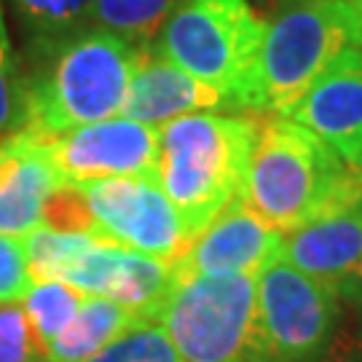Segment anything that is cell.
Wrapping results in <instances>:
<instances>
[{
	"instance_id": "6da1fadb",
	"label": "cell",
	"mask_w": 362,
	"mask_h": 362,
	"mask_svg": "<svg viewBox=\"0 0 362 362\" xmlns=\"http://www.w3.org/2000/svg\"><path fill=\"white\" fill-rule=\"evenodd\" d=\"M258 113H191L158 127L156 185L180 218L185 245L242 196Z\"/></svg>"
},
{
	"instance_id": "7a4b0ae2",
	"label": "cell",
	"mask_w": 362,
	"mask_h": 362,
	"mask_svg": "<svg viewBox=\"0 0 362 362\" xmlns=\"http://www.w3.org/2000/svg\"><path fill=\"white\" fill-rule=\"evenodd\" d=\"M137 52L121 38L86 30L43 54L46 67L27 83L25 124L16 134L49 140L78 127L121 116Z\"/></svg>"
},
{
	"instance_id": "3957f363",
	"label": "cell",
	"mask_w": 362,
	"mask_h": 362,
	"mask_svg": "<svg viewBox=\"0 0 362 362\" xmlns=\"http://www.w3.org/2000/svg\"><path fill=\"white\" fill-rule=\"evenodd\" d=\"M349 46H362L349 0H274L245 110L287 116Z\"/></svg>"
},
{
	"instance_id": "277c9868",
	"label": "cell",
	"mask_w": 362,
	"mask_h": 362,
	"mask_svg": "<svg viewBox=\"0 0 362 362\" xmlns=\"http://www.w3.org/2000/svg\"><path fill=\"white\" fill-rule=\"evenodd\" d=\"M357 172L293 118L260 116L239 199L276 231L290 233L344 194Z\"/></svg>"
},
{
	"instance_id": "5b68a950",
	"label": "cell",
	"mask_w": 362,
	"mask_h": 362,
	"mask_svg": "<svg viewBox=\"0 0 362 362\" xmlns=\"http://www.w3.org/2000/svg\"><path fill=\"white\" fill-rule=\"evenodd\" d=\"M263 35L266 19L250 0H182L153 49L245 110Z\"/></svg>"
},
{
	"instance_id": "8992f818",
	"label": "cell",
	"mask_w": 362,
	"mask_h": 362,
	"mask_svg": "<svg viewBox=\"0 0 362 362\" xmlns=\"http://www.w3.org/2000/svg\"><path fill=\"white\" fill-rule=\"evenodd\" d=\"M255 285L247 362H322L344 322L336 290L311 279L285 255L272 260Z\"/></svg>"
},
{
	"instance_id": "52a82bcc",
	"label": "cell",
	"mask_w": 362,
	"mask_h": 362,
	"mask_svg": "<svg viewBox=\"0 0 362 362\" xmlns=\"http://www.w3.org/2000/svg\"><path fill=\"white\" fill-rule=\"evenodd\" d=\"M258 276H182L158 314L182 362H247Z\"/></svg>"
},
{
	"instance_id": "ba28073f",
	"label": "cell",
	"mask_w": 362,
	"mask_h": 362,
	"mask_svg": "<svg viewBox=\"0 0 362 362\" xmlns=\"http://www.w3.org/2000/svg\"><path fill=\"white\" fill-rule=\"evenodd\" d=\"M62 185L86 188L103 180H156L158 129L124 116L40 140Z\"/></svg>"
},
{
	"instance_id": "9c48e42d",
	"label": "cell",
	"mask_w": 362,
	"mask_h": 362,
	"mask_svg": "<svg viewBox=\"0 0 362 362\" xmlns=\"http://www.w3.org/2000/svg\"><path fill=\"white\" fill-rule=\"evenodd\" d=\"M81 191L89 202L100 242L161 260H175L182 252L180 218L156 180H103Z\"/></svg>"
},
{
	"instance_id": "30bf717a",
	"label": "cell",
	"mask_w": 362,
	"mask_h": 362,
	"mask_svg": "<svg viewBox=\"0 0 362 362\" xmlns=\"http://www.w3.org/2000/svg\"><path fill=\"white\" fill-rule=\"evenodd\" d=\"M282 245L285 233L233 199L172 263L182 276H258L282 255Z\"/></svg>"
},
{
	"instance_id": "8fae6325",
	"label": "cell",
	"mask_w": 362,
	"mask_h": 362,
	"mask_svg": "<svg viewBox=\"0 0 362 362\" xmlns=\"http://www.w3.org/2000/svg\"><path fill=\"white\" fill-rule=\"evenodd\" d=\"M362 252V169L344 194L300 228L285 233V255L296 269L341 290Z\"/></svg>"
},
{
	"instance_id": "7c38bea8",
	"label": "cell",
	"mask_w": 362,
	"mask_h": 362,
	"mask_svg": "<svg viewBox=\"0 0 362 362\" xmlns=\"http://www.w3.org/2000/svg\"><path fill=\"white\" fill-rule=\"evenodd\" d=\"M285 118L317 134L344 164L362 169V46L341 54Z\"/></svg>"
},
{
	"instance_id": "4fadbf2b",
	"label": "cell",
	"mask_w": 362,
	"mask_h": 362,
	"mask_svg": "<svg viewBox=\"0 0 362 362\" xmlns=\"http://www.w3.org/2000/svg\"><path fill=\"white\" fill-rule=\"evenodd\" d=\"M223 107L236 110L223 91L188 76L161 52H156V49L137 52L127 103L121 110L124 118L158 129L175 118L223 110Z\"/></svg>"
},
{
	"instance_id": "5bb4252c",
	"label": "cell",
	"mask_w": 362,
	"mask_h": 362,
	"mask_svg": "<svg viewBox=\"0 0 362 362\" xmlns=\"http://www.w3.org/2000/svg\"><path fill=\"white\" fill-rule=\"evenodd\" d=\"M62 185L43 145L11 134L0 145V236L25 239L43 226L46 199Z\"/></svg>"
},
{
	"instance_id": "9a60e30c",
	"label": "cell",
	"mask_w": 362,
	"mask_h": 362,
	"mask_svg": "<svg viewBox=\"0 0 362 362\" xmlns=\"http://www.w3.org/2000/svg\"><path fill=\"white\" fill-rule=\"evenodd\" d=\"M145 320L132 314L129 309L118 306L107 298L86 296L73 322L52 341L46 349L49 362H81L113 344L121 333H127L132 325Z\"/></svg>"
},
{
	"instance_id": "2e32d148",
	"label": "cell",
	"mask_w": 362,
	"mask_h": 362,
	"mask_svg": "<svg viewBox=\"0 0 362 362\" xmlns=\"http://www.w3.org/2000/svg\"><path fill=\"white\" fill-rule=\"evenodd\" d=\"M30 49L43 57L91 30L94 0H8Z\"/></svg>"
},
{
	"instance_id": "e0dca14e",
	"label": "cell",
	"mask_w": 362,
	"mask_h": 362,
	"mask_svg": "<svg viewBox=\"0 0 362 362\" xmlns=\"http://www.w3.org/2000/svg\"><path fill=\"white\" fill-rule=\"evenodd\" d=\"M180 3L182 0H94L91 30L116 35L134 52H148Z\"/></svg>"
},
{
	"instance_id": "ac0fdd59",
	"label": "cell",
	"mask_w": 362,
	"mask_h": 362,
	"mask_svg": "<svg viewBox=\"0 0 362 362\" xmlns=\"http://www.w3.org/2000/svg\"><path fill=\"white\" fill-rule=\"evenodd\" d=\"M83 298L86 296L81 290L70 287L67 282H59V279L33 282L27 296L22 298V309H25L27 320L33 325L43 349H49L54 338L73 322Z\"/></svg>"
},
{
	"instance_id": "d6986e66",
	"label": "cell",
	"mask_w": 362,
	"mask_h": 362,
	"mask_svg": "<svg viewBox=\"0 0 362 362\" xmlns=\"http://www.w3.org/2000/svg\"><path fill=\"white\" fill-rule=\"evenodd\" d=\"M97 242L100 239L86 236V233H62L40 226V228H35V231L27 233L22 239L30 279L33 282L62 279V274Z\"/></svg>"
},
{
	"instance_id": "ffe728a7",
	"label": "cell",
	"mask_w": 362,
	"mask_h": 362,
	"mask_svg": "<svg viewBox=\"0 0 362 362\" xmlns=\"http://www.w3.org/2000/svg\"><path fill=\"white\" fill-rule=\"evenodd\" d=\"M81 362H182L167 330L156 320H140L105 349Z\"/></svg>"
},
{
	"instance_id": "44dd1931",
	"label": "cell",
	"mask_w": 362,
	"mask_h": 362,
	"mask_svg": "<svg viewBox=\"0 0 362 362\" xmlns=\"http://www.w3.org/2000/svg\"><path fill=\"white\" fill-rule=\"evenodd\" d=\"M25 107H27V83L8 38V27H6V13L0 3V137H11L22 129L25 124Z\"/></svg>"
},
{
	"instance_id": "7402d4cb",
	"label": "cell",
	"mask_w": 362,
	"mask_h": 362,
	"mask_svg": "<svg viewBox=\"0 0 362 362\" xmlns=\"http://www.w3.org/2000/svg\"><path fill=\"white\" fill-rule=\"evenodd\" d=\"M0 362H49L22 303H0Z\"/></svg>"
},
{
	"instance_id": "603a6c76",
	"label": "cell",
	"mask_w": 362,
	"mask_h": 362,
	"mask_svg": "<svg viewBox=\"0 0 362 362\" xmlns=\"http://www.w3.org/2000/svg\"><path fill=\"white\" fill-rule=\"evenodd\" d=\"M43 226L62 233H86L97 239V223L89 209V202L76 185H59L43 207Z\"/></svg>"
},
{
	"instance_id": "cb8c5ba5",
	"label": "cell",
	"mask_w": 362,
	"mask_h": 362,
	"mask_svg": "<svg viewBox=\"0 0 362 362\" xmlns=\"http://www.w3.org/2000/svg\"><path fill=\"white\" fill-rule=\"evenodd\" d=\"M33 287L22 239L0 236V303H22Z\"/></svg>"
},
{
	"instance_id": "d4e9b609",
	"label": "cell",
	"mask_w": 362,
	"mask_h": 362,
	"mask_svg": "<svg viewBox=\"0 0 362 362\" xmlns=\"http://www.w3.org/2000/svg\"><path fill=\"white\" fill-rule=\"evenodd\" d=\"M322 362H362V322H341Z\"/></svg>"
},
{
	"instance_id": "484cf974",
	"label": "cell",
	"mask_w": 362,
	"mask_h": 362,
	"mask_svg": "<svg viewBox=\"0 0 362 362\" xmlns=\"http://www.w3.org/2000/svg\"><path fill=\"white\" fill-rule=\"evenodd\" d=\"M338 298L346 300L351 309L362 317V252H360L357 266H354V272L349 274V279H346V282L341 285V290H338Z\"/></svg>"
},
{
	"instance_id": "4316f807",
	"label": "cell",
	"mask_w": 362,
	"mask_h": 362,
	"mask_svg": "<svg viewBox=\"0 0 362 362\" xmlns=\"http://www.w3.org/2000/svg\"><path fill=\"white\" fill-rule=\"evenodd\" d=\"M349 3L357 8V13H360V19H362V0H349Z\"/></svg>"
}]
</instances>
